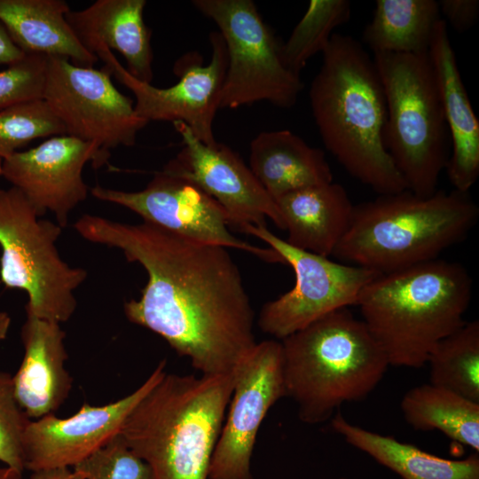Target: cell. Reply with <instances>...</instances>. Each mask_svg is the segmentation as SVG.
I'll use <instances>...</instances> for the list:
<instances>
[{"instance_id": "6da1fadb", "label": "cell", "mask_w": 479, "mask_h": 479, "mask_svg": "<svg viewBox=\"0 0 479 479\" xmlns=\"http://www.w3.org/2000/svg\"><path fill=\"white\" fill-rule=\"evenodd\" d=\"M74 228L145 270L140 298L124 303L126 318L161 336L200 374L232 373L257 343L251 302L226 247L144 221L131 224L90 214Z\"/></svg>"}, {"instance_id": "7a4b0ae2", "label": "cell", "mask_w": 479, "mask_h": 479, "mask_svg": "<svg viewBox=\"0 0 479 479\" xmlns=\"http://www.w3.org/2000/svg\"><path fill=\"white\" fill-rule=\"evenodd\" d=\"M311 82V113L325 147L379 195L407 190L385 145L383 87L373 57L350 35L334 33Z\"/></svg>"}, {"instance_id": "3957f363", "label": "cell", "mask_w": 479, "mask_h": 479, "mask_svg": "<svg viewBox=\"0 0 479 479\" xmlns=\"http://www.w3.org/2000/svg\"><path fill=\"white\" fill-rule=\"evenodd\" d=\"M235 380L232 373H165L120 430L153 479H208Z\"/></svg>"}, {"instance_id": "277c9868", "label": "cell", "mask_w": 479, "mask_h": 479, "mask_svg": "<svg viewBox=\"0 0 479 479\" xmlns=\"http://www.w3.org/2000/svg\"><path fill=\"white\" fill-rule=\"evenodd\" d=\"M471 296L467 270L437 258L379 274L356 305L389 365L420 368L436 344L465 324Z\"/></svg>"}, {"instance_id": "5b68a950", "label": "cell", "mask_w": 479, "mask_h": 479, "mask_svg": "<svg viewBox=\"0 0 479 479\" xmlns=\"http://www.w3.org/2000/svg\"><path fill=\"white\" fill-rule=\"evenodd\" d=\"M468 192L404 190L354 205L349 226L332 255L380 274L439 258L476 225Z\"/></svg>"}, {"instance_id": "8992f818", "label": "cell", "mask_w": 479, "mask_h": 479, "mask_svg": "<svg viewBox=\"0 0 479 479\" xmlns=\"http://www.w3.org/2000/svg\"><path fill=\"white\" fill-rule=\"evenodd\" d=\"M280 342L287 397L307 424L322 423L343 403L368 397L389 365L365 323L348 308L317 319Z\"/></svg>"}, {"instance_id": "52a82bcc", "label": "cell", "mask_w": 479, "mask_h": 479, "mask_svg": "<svg viewBox=\"0 0 479 479\" xmlns=\"http://www.w3.org/2000/svg\"><path fill=\"white\" fill-rule=\"evenodd\" d=\"M386 101L385 145L407 190L437 191L450 155L449 134L428 52L373 54Z\"/></svg>"}, {"instance_id": "ba28073f", "label": "cell", "mask_w": 479, "mask_h": 479, "mask_svg": "<svg viewBox=\"0 0 479 479\" xmlns=\"http://www.w3.org/2000/svg\"><path fill=\"white\" fill-rule=\"evenodd\" d=\"M61 231L41 219L20 190L0 188V281L27 293L26 313L59 324L74 314L75 290L88 274L61 259L56 247Z\"/></svg>"}, {"instance_id": "9c48e42d", "label": "cell", "mask_w": 479, "mask_h": 479, "mask_svg": "<svg viewBox=\"0 0 479 479\" xmlns=\"http://www.w3.org/2000/svg\"><path fill=\"white\" fill-rule=\"evenodd\" d=\"M195 8L219 28L228 65L220 109L259 101L294 106L303 82L282 58V44L251 0H193Z\"/></svg>"}, {"instance_id": "30bf717a", "label": "cell", "mask_w": 479, "mask_h": 479, "mask_svg": "<svg viewBox=\"0 0 479 479\" xmlns=\"http://www.w3.org/2000/svg\"><path fill=\"white\" fill-rule=\"evenodd\" d=\"M242 232L269 245L294 272L293 288L266 302L257 319L264 334L280 341L334 310L356 305L363 288L380 274L296 248L266 225H249Z\"/></svg>"}, {"instance_id": "8fae6325", "label": "cell", "mask_w": 479, "mask_h": 479, "mask_svg": "<svg viewBox=\"0 0 479 479\" xmlns=\"http://www.w3.org/2000/svg\"><path fill=\"white\" fill-rule=\"evenodd\" d=\"M107 66L96 69L74 65L62 57L46 59L43 99L65 128L66 135L110 153L132 146L148 122L134 102L117 90Z\"/></svg>"}, {"instance_id": "7c38bea8", "label": "cell", "mask_w": 479, "mask_h": 479, "mask_svg": "<svg viewBox=\"0 0 479 479\" xmlns=\"http://www.w3.org/2000/svg\"><path fill=\"white\" fill-rule=\"evenodd\" d=\"M209 42L212 48L209 62L204 65L198 52L182 55L173 67L179 80L168 88H158L132 77L109 50H103L97 57L133 93L135 111L140 118L148 123L182 122L199 140L213 145L216 142L213 122L220 109L228 56L219 32L210 33Z\"/></svg>"}, {"instance_id": "4fadbf2b", "label": "cell", "mask_w": 479, "mask_h": 479, "mask_svg": "<svg viewBox=\"0 0 479 479\" xmlns=\"http://www.w3.org/2000/svg\"><path fill=\"white\" fill-rule=\"evenodd\" d=\"M284 397L281 342H257L235 369L234 386L208 479H253L250 462L258 430L271 407Z\"/></svg>"}, {"instance_id": "5bb4252c", "label": "cell", "mask_w": 479, "mask_h": 479, "mask_svg": "<svg viewBox=\"0 0 479 479\" xmlns=\"http://www.w3.org/2000/svg\"><path fill=\"white\" fill-rule=\"evenodd\" d=\"M90 193L98 200L135 212L144 222L181 236L226 248L241 249L263 260L284 263L272 248L258 247L235 237L228 228L230 224L223 208L185 179L160 171L138 192L97 185L90 189Z\"/></svg>"}, {"instance_id": "9a60e30c", "label": "cell", "mask_w": 479, "mask_h": 479, "mask_svg": "<svg viewBox=\"0 0 479 479\" xmlns=\"http://www.w3.org/2000/svg\"><path fill=\"white\" fill-rule=\"evenodd\" d=\"M173 126L183 147L161 171L198 186L223 208L230 225L241 232L249 225H266V217L285 230L276 202L236 152L219 142L204 144L182 122Z\"/></svg>"}, {"instance_id": "2e32d148", "label": "cell", "mask_w": 479, "mask_h": 479, "mask_svg": "<svg viewBox=\"0 0 479 479\" xmlns=\"http://www.w3.org/2000/svg\"><path fill=\"white\" fill-rule=\"evenodd\" d=\"M109 157L110 153L92 143L53 136L1 160L0 176L22 192L40 217L50 211L63 228L73 209L88 196L82 178L85 164L91 162L98 169Z\"/></svg>"}, {"instance_id": "e0dca14e", "label": "cell", "mask_w": 479, "mask_h": 479, "mask_svg": "<svg viewBox=\"0 0 479 479\" xmlns=\"http://www.w3.org/2000/svg\"><path fill=\"white\" fill-rule=\"evenodd\" d=\"M166 361L159 363L145 381L131 394L102 406L85 403L66 419L54 413L31 420L23 436L24 468L33 471L75 467L120 433L137 404L161 379Z\"/></svg>"}, {"instance_id": "ac0fdd59", "label": "cell", "mask_w": 479, "mask_h": 479, "mask_svg": "<svg viewBox=\"0 0 479 479\" xmlns=\"http://www.w3.org/2000/svg\"><path fill=\"white\" fill-rule=\"evenodd\" d=\"M428 55L451 141L445 170L454 190L468 192L479 177V121L459 70L448 25L442 18L435 27Z\"/></svg>"}, {"instance_id": "d6986e66", "label": "cell", "mask_w": 479, "mask_h": 479, "mask_svg": "<svg viewBox=\"0 0 479 479\" xmlns=\"http://www.w3.org/2000/svg\"><path fill=\"white\" fill-rule=\"evenodd\" d=\"M145 5V0H98L82 10H70L67 20L87 51L97 57L103 50L117 51L132 77L152 83L153 53L152 32L144 20Z\"/></svg>"}, {"instance_id": "ffe728a7", "label": "cell", "mask_w": 479, "mask_h": 479, "mask_svg": "<svg viewBox=\"0 0 479 479\" xmlns=\"http://www.w3.org/2000/svg\"><path fill=\"white\" fill-rule=\"evenodd\" d=\"M65 336L59 323L26 313L24 356L12 382L16 399L30 420L54 413L69 395L72 378L64 365Z\"/></svg>"}, {"instance_id": "44dd1931", "label": "cell", "mask_w": 479, "mask_h": 479, "mask_svg": "<svg viewBox=\"0 0 479 479\" xmlns=\"http://www.w3.org/2000/svg\"><path fill=\"white\" fill-rule=\"evenodd\" d=\"M275 202L287 231L285 240L326 257L346 233L354 208L345 188L334 181L293 191Z\"/></svg>"}, {"instance_id": "7402d4cb", "label": "cell", "mask_w": 479, "mask_h": 479, "mask_svg": "<svg viewBox=\"0 0 479 479\" xmlns=\"http://www.w3.org/2000/svg\"><path fill=\"white\" fill-rule=\"evenodd\" d=\"M249 168L274 201L293 191L333 182L324 151L288 130L260 132L250 143Z\"/></svg>"}, {"instance_id": "603a6c76", "label": "cell", "mask_w": 479, "mask_h": 479, "mask_svg": "<svg viewBox=\"0 0 479 479\" xmlns=\"http://www.w3.org/2000/svg\"><path fill=\"white\" fill-rule=\"evenodd\" d=\"M64 0H0V22L25 54L62 57L93 67L99 60L80 43L67 20Z\"/></svg>"}, {"instance_id": "cb8c5ba5", "label": "cell", "mask_w": 479, "mask_h": 479, "mask_svg": "<svg viewBox=\"0 0 479 479\" xmlns=\"http://www.w3.org/2000/svg\"><path fill=\"white\" fill-rule=\"evenodd\" d=\"M333 429L350 445L365 452L403 479H479L477 452L465 459H447L428 453L349 422L340 412L331 420Z\"/></svg>"}, {"instance_id": "d4e9b609", "label": "cell", "mask_w": 479, "mask_h": 479, "mask_svg": "<svg viewBox=\"0 0 479 479\" xmlns=\"http://www.w3.org/2000/svg\"><path fill=\"white\" fill-rule=\"evenodd\" d=\"M441 19L436 0H377L364 43L374 53H424Z\"/></svg>"}, {"instance_id": "484cf974", "label": "cell", "mask_w": 479, "mask_h": 479, "mask_svg": "<svg viewBox=\"0 0 479 479\" xmlns=\"http://www.w3.org/2000/svg\"><path fill=\"white\" fill-rule=\"evenodd\" d=\"M406 422L417 430L437 429L479 453V404L430 383L414 387L402 398Z\"/></svg>"}, {"instance_id": "4316f807", "label": "cell", "mask_w": 479, "mask_h": 479, "mask_svg": "<svg viewBox=\"0 0 479 479\" xmlns=\"http://www.w3.org/2000/svg\"><path fill=\"white\" fill-rule=\"evenodd\" d=\"M430 384L479 404V321L465 322L429 354Z\"/></svg>"}, {"instance_id": "83f0119b", "label": "cell", "mask_w": 479, "mask_h": 479, "mask_svg": "<svg viewBox=\"0 0 479 479\" xmlns=\"http://www.w3.org/2000/svg\"><path fill=\"white\" fill-rule=\"evenodd\" d=\"M351 14L348 0H310L307 10L282 43V58L286 66L301 73L308 60L327 46L334 30L346 23Z\"/></svg>"}, {"instance_id": "f1b7e54d", "label": "cell", "mask_w": 479, "mask_h": 479, "mask_svg": "<svg viewBox=\"0 0 479 479\" xmlns=\"http://www.w3.org/2000/svg\"><path fill=\"white\" fill-rule=\"evenodd\" d=\"M66 135L65 128L43 99L0 110V161L37 138Z\"/></svg>"}, {"instance_id": "f546056e", "label": "cell", "mask_w": 479, "mask_h": 479, "mask_svg": "<svg viewBox=\"0 0 479 479\" xmlns=\"http://www.w3.org/2000/svg\"><path fill=\"white\" fill-rule=\"evenodd\" d=\"M74 470L84 479H153L148 464L127 445L120 433Z\"/></svg>"}, {"instance_id": "4dcf8cb0", "label": "cell", "mask_w": 479, "mask_h": 479, "mask_svg": "<svg viewBox=\"0 0 479 479\" xmlns=\"http://www.w3.org/2000/svg\"><path fill=\"white\" fill-rule=\"evenodd\" d=\"M30 419L19 404L12 376L0 372V462L23 471V436Z\"/></svg>"}, {"instance_id": "1f68e13d", "label": "cell", "mask_w": 479, "mask_h": 479, "mask_svg": "<svg viewBox=\"0 0 479 479\" xmlns=\"http://www.w3.org/2000/svg\"><path fill=\"white\" fill-rule=\"evenodd\" d=\"M47 57L26 54L20 60L0 70V110L35 99H43Z\"/></svg>"}, {"instance_id": "d6a6232c", "label": "cell", "mask_w": 479, "mask_h": 479, "mask_svg": "<svg viewBox=\"0 0 479 479\" xmlns=\"http://www.w3.org/2000/svg\"><path fill=\"white\" fill-rule=\"evenodd\" d=\"M440 14L459 33H464L475 26L479 16L478 0H440Z\"/></svg>"}, {"instance_id": "836d02e7", "label": "cell", "mask_w": 479, "mask_h": 479, "mask_svg": "<svg viewBox=\"0 0 479 479\" xmlns=\"http://www.w3.org/2000/svg\"><path fill=\"white\" fill-rule=\"evenodd\" d=\"M25 55L14 43L6 28L0 22V65L7 67L20 60Z\"/></svg>"}, {"instance_id": "e575fe53", "label": "cell", "mask_w": 479, "mask_h": 479, "mask_svg": "<svg viewBox=\"0 0 479 479\" xmlns=\"http://www.w3.org/2000/svg\"><path fill=\"white\" fill-rule=\"evenodd\" d=\"M29 479H84L75 470L68 467H53L33 471Z\"/></svg>"}, {"instance_id": "d590c367", "label": "cell", "mask_w": 479, "mask_h": 479, "mask_svg": "<svg viewBox=\"0 0 479 479\" xmlns=\"http://www.w3.org/2000/svg\"><path fill=\"white\" fill-rule=\"evenodd\" d=\"M22 472L10 467H0V479H21Z\"/></svg>"}, {"instance_id": "8d00e7d4", "label": "cell", "mask_w": 479, "mask_h": 479, "mask_svg": "<svg viewBox=\"0 0 479 479\" xmlns=\"http://www.w3.org/2000/svg\"><path fill=\"white\" fill-rule=\"evenodd\" d=\"M11 325V318L8 313L0 311V341L5 339Z\"/></svg>"}, {"instance_id": "74e56055", "label": "cell", "mask_w": 479, "mask_h": 479, "mask_svg": "<svg viewBox=\"0 0 479 479\" xmlns=\"http://www.w3.org/2000/svg\"><path fill=\"white\" fill-rule=\"evenodd\" d=\"M341 479H344V478H341Z\"/></svg>"}]
</instances>
